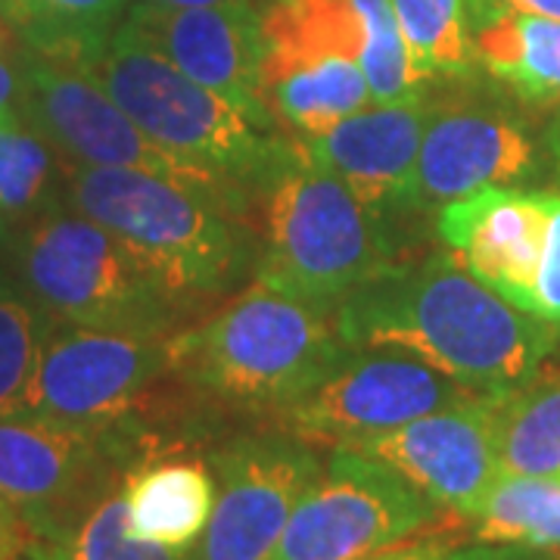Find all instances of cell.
Wrapping results in <instances>:
<instances>
[{
    "mask_svg": "<svg viewBox=\"0 0 560 560\" xmlns=\"http://www.w3.org/2000/svg\"><path fill=\"white\" fill-rule=\"evenodd\" d=\"M131 3L135 0H7L3 13L16 25L25 50L88 69Z\"/></svg>",
    "mask_w": 560,
    "mask_h": 560,
    "instance_id": "obj_22",
    "label": "cell"
},
{
    "mask_svg": "<svg viewBox=\"0 0 560 560\" xmlns=\"http://www.w3.org/2000/svg\"><path fill=\"white\" fill-rule=\"evenodd\" d=\"M88 69L147 138L212 180L231 215L243 219L253 180L287 135L259 128L234 103L184 75L125 20Z\"/></svg>",
    "mask_w": 560,
    "mask_h": 560,
    "instance_id": "obj_5",
    "label": "cell"
},
{
    "mask_svg": "<svg viewBox=\"0 0 560 560\" xmlns=\"http://www.w3.org/2000/svg\"><path fill=\"white\" fill-rule=\"evenodd\" d=\"M22 47V38L20 32H16V25L10 22V16L0 10V57H10V54H20Z\"/></svg>",
    "mask_w": 560,
    "mask_h": 560,
    "instance_id": "obj_36",
    "label": "cell"
},
{
    "mask_svg": "<svg viewBox=\"0 0 560 560\" xmlns=\"http://www.w3.org/2000/svg\"><path fill=\"white\" fill-rule=\"evenodd\" d=\"M156 452L143 423L81 427L40 415L0 418V499L28 536H54L106 499L143 455Z\"/></svg>",
    "mask_w": 560,
    "mask_h": 560,
    "instance_id": "obj_7",
    "label": "cell"
},
{
    "mask_svg": "<svg viewBox=\"0 0 560 560\" xmlns=\"http://www.w3.org/2000/svg\"><path fill=\"white\" fill-rule=\"evenodd\" d=\"M69 162L38 131L10 113L0 119V215L25 228L66 206Z\"/></svg>",
    "mask_w": 560,
    "mask_h": 560,
    "instance_id": "obj_24",
    "label": "cell"
},
{
    "mask_svg": "<svg viewBox=\"0 0 560 560\" xmlns=\"http://www.w3.org/2000/svg\"><path fill=\"white\" fill-rule=\"evenodd\" d=\"M66 209L106 228L187 312L231 293L246 268H256L246 224L184 180L69 165Z\"/></svg>",
    "mask_w": 560,
    "mask_h": 560,
    "instance_id": "obj_4",
    "label": "cell"
},
{
    "mask_svg": "<svg viewBox=\"0 0 560 560\" xmlns=\"http://www.w3.org/2000/svg\"><path fill=\"white\" fill-rule=\"evenodd\" d=\"M482 396L396 349H346L337 368L280 408V430L312 445H355L448 405Z\"/></svg>",
    "mask_w": 560,
    "mask_h": 560,
    "instance_id": "obj_11",
    "label": "cell"
},
{
    "mask_svg": "<svg viewBox=\"0 0 560 560\" xmlns=\"http://www.w3.org/2000/svg\"><path fill=\"white\" fill-rule=\"evenodd\" d=\"M172 334L54 324L22 415L119 427L147 423L156 389L172 381Z\"/></svg>",
    "mask_w": 560,
    "mask_h": 560,
    "instance_id": "obj_9",
    "label": "cell"
},
{
    "mask_svg": "<svg viewBox=\"0 0 560 560\" xmlns=\"http://www.w3.org/2000/svg\"><path fill=\"white\" fill-rule=\"evenodd\" d=\"M241 221L256 246V280L324 308H337L396 265L381 212L312 160L296 138H283L253 180Z\"/></svg>",
    "mask_w": 560,
    "mask_h": 560,
    "instance_id": "obj_2",
    "label": "cell"
},
{
    "mask_svg": "<svg viewBox=\"0 0 560 560\" xmlns=\"http://www.w3.org/2000/svg\"><path fill=\"white\" fill-rule=\"evenodd\" d=\"M495 440L501 474L560 477V371L539 368L495 396Z\"/></svg>",
    "mask_w": 560,
    "mask_h": 560,
    "instance_id": "obj_23",
    "label": "cell"
},
{
    "mask_svg": "<svg viewBox=\"0 0 560 560\" xmlns=\"http://www.w3.org/2000/svg\"><path fill=\"white\" fill-rule=\"evenodd\" d=\"M533 315L560 327V190H551V221L536 278V305Z\"/></svg>",
    "mask_w": 560,
    "mask_h": 560,
    "instance_id": "obj_30",
    "label": "cell"
},
{
    "mask_svg": "<svg viewBox=\"0 0 560 560\" xmlns=\"http://www.w3.org/2000/svg\"><path fill=\"white\" fill-rule=\"evenodd\" d=\"M334 308L249 283L168 340L172 377L206 399L278 415L346 355Z\"/></svg>",
    "mask_w": 560,
    "mask_h": 560,
    "instance_id": "obj_3",
    "label": "cell"
},
{
    "mask_svg": "<svg viewBox=\"0 0 560 560\" xmlns=\"http://www.w3.org/2000/svg\"><path fill=\"white\" fill-rule=\"evenodd\" d=\"M418 84L477 79L467 0H389Z\"/></svg>",
    "mask_w": 560,
    "mask_h": 560,
    "instance_id": "obj_25",
    "label": "cell"
},
{
    "mask_svg": "<svg viewBox=\"0 0 560 560\" xmlns=\"http://www.w3.org/2000/svg\"><path fill=\"white\" fill-rule=\"evenodd\" d=\"M470 3V25L499 16V13H533L560 20V0H467Z\"/></svg>",
    "mask_w": 560,
    "mask_h": 560,
    "instance_id": "obj_31",
    "label": "cell"
},
{
    "mask_svg": "<svg viewBox=\"0 0 560 560\" xmlns=\"http://www.w3.org/2000/svg\"><path fill=\"white\" fill-rule=\"evenodd\" d=\"M215 508L194 560H271L302 492L318 480V445L287 430L241 433L209 455Z\"/></svg>",
    "mask_w": 560,
    "mask_h": 560,
    "instance_id": "obj_12",
    "label": "cell"
},
{
    "mask_svg": "<svg viewBox=\"0 0 560 560\" xmlns=\"http://www.w3.org/2000/svg\"><path fill=\"white\" fill-rule=\"evenodd\" d=\"M551 190L482 187L436 209V237L482 283L533 315Z\"/></svg>",
    "mask_w": 560,
    "mask_h": 560,
    "instance_id": "obj_16",
    "label": "cell"
},
{
    "mask_svg": "<svg viewBox=\"0 0 560 560\" xmlns=\"http://www.w3.org/2000/svg\"><path fill=\"white\" fill-rule=\"evenodd\" d=\"M125 22L160 47L184 75L234 103L259 128L280 131L261 101L259 3L153 7L135 0Z\"/></svg>",
    "mask_w": 560,
    "mask_h": 560,
    "instance_id": "obj_15",
    "label": "cell"
},
{
    "mask_svg": "<svg viewBox=\"0 0 560 560\" xmlns=\"http://www.w3.org/2000/svg\"><path fill=\"white\" fill-rule=\"evenodd\" d=\"M261 101L290 138H320L371 106V88L359 60L334 57L265 84Z\"/></svg>",
    "mask_w": 560,
    "mask_h": 560,
    "instance_id": "obj_21",
    "label": "cell"
},
{
    "mask_svg": "<svg viewBox=\"0 0 560 560\" xmlns=\"http://www.w3.org/2000/svg\"><path fill=\"white\" fill-rule=\"evenodd\" d=\"M340 448L381 460L433 501L442 514L470 523L501 474L495 396H474L383 436Z\"/></svg>",
    "mask_w": 560,
    "mask_h": 560,
    "instance_id": "obj_14",
    "label": "cell"
},
{
    "mask_svg": "<svg viewBox=\"0 0 560 560\" xmlns=\"http://www.w3.org/2000/svg\"><path fill=\"white\" fill-rule=\"evenodd\" d=\"M495 91L474 79L452 81V91L430 94L415 184V212L442 209L482 187H526L555 180L545 128Z\"/></svg>",
    "mask_w": 560,
    "mask_h": 560,
    "instance_id": "obj_8",
    "label": "cell"
},
{
    "mask_svg": "<svg viewBox=\"0 0 560 560\" xmlns=\"http://www.w3.org/2000/svg\"><path fill=\"white\" fill-rule=\"evenodd\" d=\"M13 265L54 324L178 334L190 315L106 228L72 209L25 224Z\"/></svg>",
    "mask_w": 560,
    "mask_h": 560,
    "instance_id": "obj_6",
    "label": "cell"
},
{
    "mask_svg": "<svg viewBox=\"0 0 560 560\" xmlns=\"http://www.w3.org/2000/svg\"><path fill=\"white\" fill-rule=\"evenodd\" d=\"M121 495L135 536L194 551L215 508V474L197 455L156 448L125 474Z\"/></svg>",
    "mask_w": 560,
    "mask_h": 560,
    "instance_id": "obj_18",
    "label": "cell"
},
{
    "mask_svg": "<svg viewBox=\"0 0 560 560\" xmlns=\"http://www.w3.org/2000/svg\"><path fill=\"white\" fill-rule=\"evenodd\" d=\"M20 116L69 165L140 168V172L165 175L190 187H200L228 209L219 187L147 138L84 66L44 60L38 54L25 50Z\"/></svg>",
    "mask_w": 560,
    "mask_h": 560,
    "instance_id": "obj_13",
    "label": "cell"
},
{
    "mask_svg": "<svg viewBox=\"0 0 560 560\" xmlns=\"http://www.w3.org/2000/svg\"><path fill=\"white\" fill-rule=\"evenodd\" d=\"M440 508L386 464L349 448L330 458L302 499L271 560H361L433 529Z\"/></svg>",
    "mask_w": 560,
    "mask_h": 560,
    "instance_id": "obj_10",
    "label": "cell"
},
{
    "mask_svg": "<svg viewBox=\"0 0 560 560\" xmlns=\"http://www.w3.org/2000/svg\"><path fill=\"white\" fill-rule=\"evenodd\" d=\"M551 560H560V555H555V558H551Z\"/></svg>",
    "mask_w": 560,
    "mask_h": 560,
    "instance_id": "obj_41",
    "label": "cell"
},
{
    "mask_svg": "<svg viewBox=\"0 0 560 560\" xmlns=\"http://www.w3.org/2000/svg\"><path fill=\"white\" fill-rule=\"evenodd\" d=\"M153 7H228V3H259V0H143Z\"/></svg>",
    "mask_w": 560,
    "mask_h": 560,
    "instance_id": "obj_38",
    "label": "cell"
},
{
    "mask_svg": "<svg viewBox=\"0 0 560 560\" xmlns=\"http://www.w3.org/2000/svg\"><path fill=\"white\" fill-rule=\"evenodd\" d=\"M28 529L20 521V514L0 499V560H25Z\"/></svg>",
    "mask_w": 560,
    "mask_h": 560,
    "instance_id": "obj_34",
    "label": "cell"
},
{
    "mask_svg": "<svg viewBox=\"0 0 560 560\" xmlns=\"http://www.w3.org/2000/svg\"><path fill=\"white\" fill-rule=\"evenodd\" d=\"M474 57L526 106L560 103V20L533 13H499L474 25Z\"/></svg>",
    "mask_w": 560,
    "mask_h": 560,
    "instance_id": "obj_20",
    "label": "cell"
},
{
    "mask_svg": "<svg viewBox=\"0 0 560 560\" xmlns=\"http://www.w3.org/2000/svg\"><path fill=\"white\" fill-rule=\"evenodd\" d=\"M558 551H533L521 545H492V541H477L467 548H452L445 560H551Z\"/></svg>",
    "mask_w": 560,
    "mask_h": 560,
    "instance_id": "obj_32",
    "label": "cell"
},
{
    "mask_svg": "<svg viewBox=\"0 0 560 560\" xmlns=\"http://www.w3.org/2000/svg\"><path fill=\"white\" fill-rule=\"evenodd\" d=\"M54 320L0 265V418L22 415Z\"/></svg>",
    "mask_w": 560,
    "mask_h": 560,
    "instance_id": "obj_28",
    "label": "cell"
},
{
    "mask_svg": "<svg viewBox=\"0 0 560 560\" xmlns=\"http://www.w3.org/2000/svg\"><path fill=\"white\" fill-rule=\"evenodd\" d=\"M22 75H25V47L20 54L0 57V119L20 113Z\"/></svg>",
    "mask_w": 560,
    "mask_h": 560,
    "instance_id": "obj_33",
    "label": "cell"
},
{
    "mask_svg": "<svg viewBox=\"0 0 560 560\" xmlns=\"http://www.w3.org/2000/svg\"><path fill=\"white\" fill-rule=\"evenodd\" d=\"M548 135V150H551V162H555V184L560 187V103L555 106V116L545 125Z\"/></svg>",
    "mask_w": 560,
    "mask_h": 560,
    "instance_id": "obj_37",
    "label": "cell"
},
{
    "mask_svg": "<svg viewBox=\"0 0 560 560\" xmlns=\"http://www.w3.org/2000/svg\"><path fill=\"white\" fill-rule=\"evenodd\" d=\"M448 551H452V545L445 539H415L399 541L393 548H383L377 555L361 560H445Z\"/></svg>",
    "mask_w": 560,
    "mask_h": 560,
    "instance_id": "obj_35",
    "label": "cell"
},
{
    "mask_svg": "<svg viewBox=\"0 0 560 560\" xmlns=\"http://www.w3.org/2000/svg\"><path fill=\"white\" fill-rule=\"evenodd\" d=\"M7 234H10V224H7V219L0 215V243L7 241Z\"/></svg>",
    "mask_w": 560,
    "mask_h": 560,
    "instance_id": "obj_39",
    "label": "cell"
},
{
    "mask_svg": "<svg viewBox=\"0 0 560 560\" xmlns=\"http://www.w3.org/2000/svg\"><path fill=\"white\" fill-rule=\"evenodd\" d=\"M352 349H396L482 396L529 381L560 346V327L536 318L440 249L393 265L334 308Z\"/></svg>",
    "mask_w": 560,
    "mask_h": 560,
    "instance_id": "obj_1",
    "label": "cell"
},
{
    "mask_svg": "<svg viewBox=\"0 0 560 560\" xmlns=\"http://www.w3.org/2000/svg\"><path fill=\"white\" fill-rule=\"evenodd\" d=\"M25 560H194V551L165 548L135 536L125 514L121 486H116L72 526L54 536H28Z\"/></svg>",
    "mask_w": 560,
    "mask_h": 560,
    "instance_id": "obj_27",
    "label": "cell"
},
{
    "mask_svg": "<svg viewBox=\"0 0 560 560\" xmlns=\"http://www.w3.org/2000/svg\"><path fill=\"white\" fill-rule=\"evenodd\" d=\"M0 10H7V0H0Z\"/></svg>",
    "mask_w": 560,
    "mask_h": 560,
    "instance_id": "obj_40",
    "label": "cell"
},
{
    "mask_svg": "<svg viewBox=\"0 0 560 560\" xmlns=\"http://www.w3.org/2000/svg\"><path fill=\"white\" fill-rule=\"evenodd\" d=\"M430 88L405 103H374L320 138H296L302 150L342 178L374 212H415V184Z\"/></svg>",
    "mask_w": 560,
    "mask_h": 560,
    "instance_id": "obj_17",
    "label": "cell"
},
{
    "mask_svg": "<svg viewBox=\"0 0 560 560\" xmlns=\"http://www.w3.org/2000/svg\"><path fill=\"white\" fill-rule=\"evenodd\" d=\"M261 88L315 62H361L364 25L352 0H261Z\"/></svg>",
    "mask_w": 560,
    "mask_h": 560,
    "instance_id": "obj_19",
    "label": "cell"
},
{
    "mask_svg": "<svg viewBox=\"0 0 560 560\" xmlns=\"http://www.w3.org/2000/svg\"><path fill=\"white\" fill-rule=\"evenodd\" d=\"M470 523L477 541L560 555V477L499 474Z\"/></svg>",
    "mask_w": 560,
    "mask_h": 560,
    "instance_id": "obj_26",
    "label": "cell"
},
{
    "mask_svg": "<svg viewBox=\"0 0 560 560\" xmlns=\"http://www.w3.org/2000/svg\"><path fill=\"white\" fill-rule=\"evenodd\" d=\"M364 25L361 72L371 88V103H405L420 97L430 84H418L411 75L408 47L389 0H352Z\"/></svg>",
    "mask_w": 560,
    "mask_h": 560,
    "instance_id": "obj_29",
    "label": "cell"
}]
</instances>
